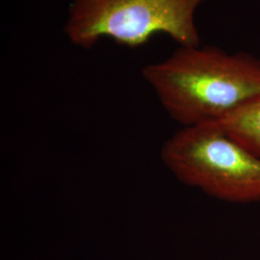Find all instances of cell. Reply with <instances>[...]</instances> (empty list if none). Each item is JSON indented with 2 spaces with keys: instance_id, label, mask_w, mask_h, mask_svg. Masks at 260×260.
Here are the masks:
<instances>
[{
  "instance_id": "cell-1",
  "label": "cell",
  "mask_w": 260,
  "mask_h": 260,
  "mask_svg": "<svg viewBox=\"0 0 260 260\" xmlns=\"http://www.w3.org/2000/svg\"><path fill=\"white\" fill-rule=\"evenodd\" d=\"M142 74L183 127L219 122L260 98L259 60L217 47H180Z\"/></svg>"
},
{
  "instance_id": "cell-2",
  "label": "cell",
  "mask_w": 260,
  "mask_h": 260,
  "mask_svg": "<svg viewBox=\"0 0 260 260\" xmlns=\"http://www.w3.org/2000/svg\"><path fill=\"white\" fill-rule=\"evenodd\" d=\"M208 0H72L64 32L76 47L91 49L103 38L136 48L156 34L180 47L200 46L196 11Z\"/></svg>"
},
{
  "instance_id": "cell-3",
  "label": "cell",
  "mask_w": 260,
  "mask_h": 260,
  "mask_svg": "<svg viewBox=\"0 0 260 260\" xmlns=\"http://www.w3.org/2000/svg\"><path fill=\"white\" fill-rule=\"evenodd\" d=\"M161 158L178 180L230 203L260 201V157L218 124L185 126L164 143Z\"/></svg>"
},
{
  "instance_id": "cell-4",
  "label": "cell",
  "mask_w": 260,
  "mask_h": 260,
  "mask_svg": "<svg viewBox=\"0 0 260 260\" xmlns=\"http://www.w3.org/2000/svg\"><path fill=\"white\" fill-rule=\"evenodd\" d=\"M216 124L260 157V98Z\"/></svg>"
}]
</instances>
